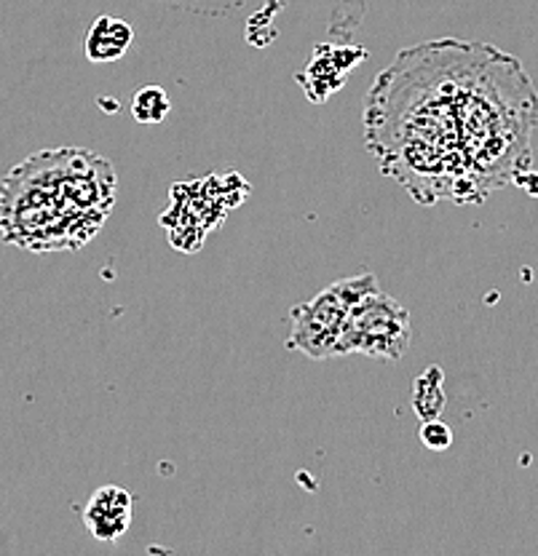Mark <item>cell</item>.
I'll return each mask as SVG.
<instances>
[{
  "mask_svg": "<svg viewBox=\"0 0 538 556\" xmlns=\"http://www.w3.org/2000/svg\"><path fill=\"white\" fill-rule=\"evenodd\" d=\"M135 43V30L126 20L118 16H100L89 27L84 40V54L91 65H110L118 62Z\"/></svg>",
  "mask_w": 538,
  "mask_h": 556,
  "instance_id": "7",
  "label": "cell"
},
{
  "mask_svg": "<svg viewBox=\"0 0 538 556\" xmlns=\"http://www.w3.org/2000/svg\"><path fill=\"white\" fill-rule=\"evenodd\" d=\"M413 343V321L402 303L384 289H375L362 298L346 321L338 343V356L362 353V356L399 362Z\"/></svg>",
  "mask_w": 538,
  "mask_h": 556,
  "instance_id": "5",
  "label": "cell"
},
{
  "mask_svg": "<svg viewBox=\"0 0 538 556\" xmlns=\"http://www.w3.org/2000/svg\"><path fill=\"white\" fill-rule=\"evenodd\" d=\"M113 164L84 148L40 150L0 182V236L36 254L75 252L115 206Z\"/></svg>",
  "mask_w": 538,
  "mask_h": 556,
  "instance_id": "2",
  "label": "cell"
},
{
  "mask_svg": "<svg viewBox=\"0 0 538 556\" xmlns=\"http://www.w3.org/2000/svg\"><path fill=\"white\" fill-rule=\"evenodd\" d=\"M538 91L512 54L479 43L464 94L461 153L466 172V204H483L490 193L517 185L534 172Z\"/></svg>",
  "mask_w": 538,
  "mask_h": 556,
  "instance_id": "3",
  "label": "cell"
},
{
  "mask_svg": "<svg viewBox=\"0 0 538 556\" xmlns=\"http://www.w3.org/2000/svg\"><path fill=\"white\" fill-rule=\"evenodd\" d=\"M421 442L434 452H445L453 444V431L442 420H429L421 428Z\"/></svg>",
  "mask_w": 538,
  "mask_h": 556,
  "instance_id": "10",
  "label": "cell"
},
{
  "mask_svg": "<svg viewBox=\"0 0 538 556\" xmlns=\"http://www.w3.org/2000/svg\"><path fill=\"white\" fill-rule=\"evenodd\" d=\"M479 43L426 40L399 51L364 100V139L380 172L418 204H466L464 94Z\"/></svg>",
  "mask_w": 538,
  "mask_h": 556,
  "instance_id": "1",
  "label": "cell"
},
{
  "mask_svg": "<svg viewBox=\"0 0 538 556\" xmlns=\"http://www.w3.org/2000/svg\"><path fill=\"white\" fill-rule=\"evenodd\" d=\"M135 497L129 490L115 484H105L95 490L84 508V525L91 538L102 543H115L132 525Z\"/></svg>",
  "mask_w": 538,
  "mask_h": 556,
  "instance_id": "6",
  "label": "cell"
},
{
  "mask_svg": "<svg viewBox=\"0 0 538 556\" xmlns=\"http://www.w3.org/2000/svg\"><path fill=\"white\" fill-rule=\"evenodd\" d=\"M172 102L161 86H142L132 100V113L140 124H161L170 115Z\"/></svg>",
  "mask_w": 538,
  "mask_h": 556,
  "instance_id": "9",
  "label": "cell"
},
{
  "mask_svg": "<svg viewBox=\"0 0 538 556\" xmlns=\"http://www.w3.org/2000/svg\"><path fill=\"white\" fill-rule=\"evenodd\" d=\"M375 289H380L375 274L340 278L333 287L322 289L316 298L295 305L289 311V351H298L316 362L338 358L340 334H343L351 311L359 300L367 298Z\"/></svg>",
  "mask_w": 538,
  "mask_h": 556,
  "instance_id": "4",
  "label": "cell"
},
{
  "mask_svg": "<svg viewBox=\"0 0 538 556\" xmlns=\"http://www.w3.org/2000/svg\"><path fill=\"white\" fill-rule=\"evenodd\" d=\"M442 369L429 367L418 380L413 382V409L424 422L439 420L445 409V388Z\"/></svg>",
  "mask_w": 538,
  "mask_h": 556,
  "instance_id": "8",
  "label": "cell"
}]
</instances>
